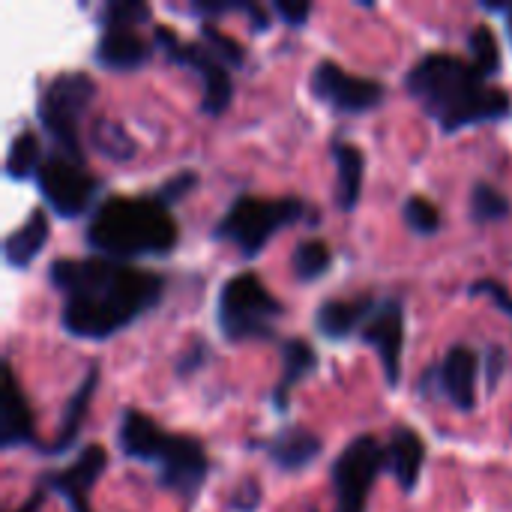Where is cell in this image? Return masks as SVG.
Instances as JSON below:
<instances>
[{
	"instance_id": "obj_1",
	"label": "cell",
	"mask_w": 512,
	"mask_h": 512,
	"mask_svg": "<svg viewBox=\"0 0 512 512\" xmlns=\"http://www.w3.org/2000/svg\"><path fill=\"white\" fill-rule=\"evenodd\" d=\"M48 282L63 297L60 327L87 342L117 336L165 297V276L99 255L57 258L48 267Z\"/></svg>"
},
{
	"instance_id": "obj_2",
	"label": "cell",
	"mask_w": 512,
	"mask_h": 512,
	"mask_svg": "<svg viewBox=\"0 0 512 512\" xmlns=\"http://www.w3.org/2000/svg\"><path fill=\"white\" fill-rule=\"evenodd\" d=\"M405 90L441 126L444 135H456L480 123H498L512 114V96L507 90L492 87L474 63L447 51L420 57L405 75Z\"/></svg>"
},
{
	"instance_id": "obj_3",
	"label": "cell",
	"mask_w": 512,
	"mask_h": 512,
	"mask_svg": "<svg viewBox=\"0 0 512 512\" xmlns=\"http://www.w3.org/2000/svg\"><path fill=\"white\" fill-rule=\"evenodd\" d=\"M84 240L99 258L129 264L138 258L171 255L177 249L180 228L171 210L153 195H111L90 213Z\"/></svg>"
},
{
	"instance_id": "obj_4",
	"label": "cell",
	"mask_w": 512,
	"mask_h": 512,
	"mask_svg": "<svg viewBox=\"0 0 512 512\" xmlns=\"http://www.w3.org/2000/svg\"><path fill=\"white\" fill-rule=\"evenodd\" d=\"M117 447L129 462L156 468V486L195 504L207 477L210 459L198 438L162 432L153 417L138 408H126L117 423Z\"/></svg>"
},
{
	"instance_id": "obj_5",
	"label": "cell",
	"mask_w": 512,
	"mask_h": 512,
	"mask_svg": "<svg viewBox=\"0 0 512 512\" xmlns=\"http://www.w3.org/2000/svg\"><path fill=\"white\" fill-rule=\"evenodd\" d=\"M309 204L303 198H255V195H237L219 225L213 228V240L231 243L246 261H255L270 240L309 219Z\"/></svg>"
},
{
	"instance_id": "obj_6",
	"label": "cell",
	"mask_w": 512,
	"mask_h": 512,
	"mask_svg": "<svg viewBox=\"0 0 512 512\" xmlns=\"http://www.w3.org/2000/svg\"><path fill=\"white\" fill-rule=\"evenodd\" d=\"M282 312V303L267 291V285L252 270H240L231 279H225L216 297V327L222 339L231 345L273 339Z\"/></svg>"
},
{
	"instance_id": "obj_7",
	"label": "cell",
	"mask_w": 512,
	"mask_h": 512,
	"mask_svg": "<svg viewBox=\"0 0 512 512\" xmlns=\"http://www.w3.org/2000/svg\"><path fill=\"white\" fill-rule=\"evenodd\" d=\"M96 99V81L87 72H60L54 75L39 102H36V120L48 132V138L60 147V153L84 162L81 147V120L90 111Z\"/></svg>"
},
{
	"instance_id": "obj_8",
	"label": "cell",
	"mask_w": 512,
	"mask_h": 512,
	"mask_svg": "<svg viewBox=\"0 0 512 512\" xmlns=\"http://www.w3.org/2000/svg\"><path fill=\"white\" fill-rule=\"evenodd\" d=\"M36 189L48 210L60 219H81L93 213L99 204V180L84 168V162L66 156V153H48L42 168L36 171Z\"/></svg>"
},
{
	"instance_id": "obj_9",
	"label": "cell",
	"mask_w": 512,
	"mask_h": 512,
	"mask_svg": "<svg viewBox=\"0 0 512 512\" xmlns=\"http://www.w3.org/2000/svg\"><path fill=\"white\" fill-rule=\"evenodd\" d=\"M153 45L177 66L192 69L201 78V111L207 117H222L234 102V81L228 75V66L198 42L180 39L171 27H153Z\"/></svg>"
},
{
	"instance_id": "obj_10",
	"label": "cell",
	"mask_w": 512,
	"mask_h": 512,
	"mask_svg": "<svg viewBox=\"0 0 512 512\" xmlns=\"http://www.w3.org/2000/svg\"><path fill=\"white\" fill-rule=\"evenodd\" d=\"M381 471H384V447L375 435H360L348 441L330 468L336 512L369 510V495Z\"/></svg>"
},
{
	"instance_id": "obj_11",
	"label": "cell",
	"mask_w": 512,
	"mask_h": 512,
	"mask_svg": "<svg viewBox=\"0 0 512 512\" xmlns=\"http://www.w3.org/2000/svg\"><path fill=\"white\" fill-rule=\"evenodd\" d=\"M315 99L330 105L336 114H369L384 105V84L375 78L351 75L336 60H321L309 81Z\"/></svg>"
},
{
	"instance_id": "obj_12",
	"label": "cell",
	"mask_w": 512,
	"mask_h": 512,
	"mask_svg": "<svg viewBox=\"0 0 512 512\" xmlns=\"http://www.w3.org/2000/svg\"><path fill=\"white\" fill-rule=\"evenodd\" d=\"M480 354L471 345H453L444 360L423 372L420 393L438 396L450 408L468 414L477 405V375H480Z\"/></svg>"
},
{
	"instance_id": "obj_13",
	"label": "cell",
	"mask_w": 512,
	"mask_h": 512,
	"mask_svg": "<svg viewBox=\"0 0 512 512\" xmlns=\"http://www.w3.org/2000/svg\"><path fill=\"white\" fill-rule=\"evenodd\" d=\"M360 339L378 354L387 387L402 381V351H405V303L402 297H384L375 303L369 321L360 327Z\"/></svg>"
},
{
	"instance_id": "obj_14",
	"label": "cell",
	"mask_w": 512,
	"mask_h": 512,
	"mask_svg": "<svg viewBox=\"0 0 512 512\" xmlns=\"http://www.w3.org/2000/svg\"><path fill=\"white\" fill-rule=\"evenodd\" d=\"M108 468V453L102 444H87L78 450L75 462L60 468V471H51L45 474V489H51L54 495H60L69 510L72 512H90L87 510V501H90V492L93 486L99 483V477L105 474Z\"/></svg>"
},
{
	"instance_id": "obj_15",
	"label": "cell",
	"mask_w": 512,
	"mask_h": 512,
	"mask_svg": "<svg viewBox=\"0 0 512 512\" xmlns=\"http://www.w3.org/2000/svg\"><path fill=\"white\" fill-rule=\"evenodd\" d=\"M3 378V393H0V447L15 450V447H33L36 444V423L33 411L18 387V378L9 363L0 366Z\"/></svg>"
},
{
	"instance_id": "obj_16",
	"label": "cell",
	"mask_w": 512,
	"mask_h": 512,
	"mask_svg": "<svg viewBox=\"0 0 512 512\" xmlns=\"http://www.w3.org/2000/svg\"><path fill=\"white\" fill-rule=\"evenodd\" d=\"M252 447L264 450V456H267L279 471H285V474H300V471H306V468L321 456L324 441H321L315 432L303 429V426H291V429H282V432H276L273 438L258 441V444H252Z\"/></svg>"
},
{
	"instance_id": "obj_17",
	"label": "cell",
	"mask_w": 512,
	"mask_h": 512,
	"mask_svg": "<svg viewBox=\"0 0 512 512\" xmlns=\"http://www.w3.org/2000/svg\"><path fill=\"white\" fill-rule=\"evenodd\" d=\"M153 48L156 45H150L138 30H102L93 57L108 72H135L153 57Z\"/></svg>"
},
{
	"instance_id": "obj_18",
	"label": "cell",
	"mask_w": 512,
	"mask_h": 512,
	"mask_svg": "<svg viewBox=\"0 0 512 512\" xmlns=\"http://www.w3.org/2000/svg\"><path fill=\"white\" fill-rule=\"evenodd\" d=\"M426 465V444L414 429L399 426L390 441L384 444V471H390L396 477V483L402 486V492H414L420 483Z\"/></svg>"
},
{
	"instance_id": "obj_19",
	"label": "cell",
	"mask_w": 512,
	"mask_h": 512,
	"mask_svg": "<svg viewBox=\"0 0 512 512\" xmlns=\"http://www.w3.org/2000/svg\"><path fill=\"white\" fill-rule=\"evenodd\" d=\"M375 303L378 300L372 294H360L351 300H324L315 312V330L330 342H342L369 321Z\"/></svg>"
},
{
	"instance_id": "obj_20",
	"label": "cell",
	"mask_w": 512,
	"mask_h": 512,
	"mask_svg": "<svg viewBox=\"0 0 512 512\" xmlns=\"http://www.w3.org/2000/svg\"><path fill=\"white\" fill-rule=\"evenodd\" d=\"M96 384H99V366L93 363V366L87 369V375L81 378V384L75 387V393L69 396L54 441H48V444L42 447L45 456H63V453H69V450L75 447V441H78V435H81V426H84V420H87V414H90V399H93V393H96Z\"/></svg>"
},
{
	"instance_id": "obj_21",
	"label": "cell",
	"mask_w": 512,
	"mask_h": 512,
	"mask_svg": "<svg viewBox=\"0 0 512 512\" xmlns=\"http://www.w3.org/2000/svg\"><path fill=\"white\" fill-rule=\"evenodd\" d=\"M315 369H318V354H315V348L306 339H285L282 342V375H279V381H276V387L270 393V402H273L276 414L288 411L291 393Z\"/></svg>"
},
{
	"instance_id": "obj_22",
	"label": "cell",
	"mask_w": 512,
	"mask_h": 512,
	"mask_svg": "<svg viewBox=\"0 0 512 512\" xmlns=\"http://www.w3.org/2000/svg\"><path fill=\"white\" fill-rule=\"evenodd\" d=\"M51 237V225H48V213L42 207L30 210V216L24 219V225H18L6 240H3V261L12 270H24L30 267L39 252L45 249Z\"/></svg>"
},
{
	"instance_id": "obj_23",
	"label": "cell",
	"mask_w": 512,
	"mask_h": 512,
	"mask_svg": "<svg viewBox=\"0 0 512 512\" xmlns=\"http://www.w3.org/2000/svg\"><path fill=\"white\" fill-rule=\"evenodd\" d=\"M333 162H336V192H333L336 207L342 213H351L363 195L366 153L348 141H333Z\"/></svg>"
},
{
	"instance_id": "obj_24",
	"label": "cell",
	"mask_w": 512,
	"mask_h": 512,
	"mask_svg": "<svg viewBox=\"0 0 512 512\" xmlns=\"http://www.w3.org/2000/svg\"><path fill=\"white\" fill-rule=\"evenodd\" d=\"M90 144L108 162H129L135 156V150H138L135 138L120 123H114L108 117L93 120V126H90Z\"/></svg>"
},
{
	"instance_id": "obj_25",
	"label": "cell",
	"mask_w": 512,
	"mask_h": 512,
	"mask_svg": "<svg viewBox=\"0 0 512 512\" xmlns=\"http://www.w3.org/2000/svg\"><path fill=\"white\" fill-rule=\"evenodd\" d=\"M333 267V252L324 240H300L291 252V270L297 276V282L309 285V282H318L321 276H327Z\"/></svg>"
},
{
	"instance_id": "obj_26",
	"label": "cell",
	"mask_w": 512,
	"mask_h": 512,
	"mask_svg": "<svg viewBox=\"0 0 512 512\" xmlns=\"http://www.w3.org/2000/svg\"><path fill=\"white\" fill-rule=\"evenodd\" d=\"M42 141L36 132L24 129L12 138L9 153H6V177L9 180H27L36 177V171L42 168Z\"/></svg>"
},
{
	"instance_id": "obj_27",
	"label": "cell",
	"mask_w": 512,
	"mask_h": 512,
	"mask_svg": "<svg viewBox=\"0 0 512 512\" xmlns=\"http://www.w3.org/2000/svg\"><path fill=\"white\" fill-rule=\"evenodd\" d=\"M512 213L510 198L495 189L492 183H477L474 192H471V219L480 222V225H489V222H504Z\"/></svg>"
},
{
	"instance_id": "obj_28",
	"label": "cell",
	"mask_w": 512,
	"mask_h": 512,
	"mask_svg": "<svg viewBox=\"0 0 512 512\" xmlns=\"http://www.w3.org/2000/svg\"><path fill=\"white\" fill-rule=\"evenodd\" d=\"M144 21H150V6L141 0H108L99 9L102 30H135Z\"/></svg>"
},
{
	"instance_id": "obj_29",
	"label": "cell",
	"mask_w": 512,
	"mask_h": 512,
	"mask_svg": "<svg viewBox=\"0 0 512 512\" xmlns=\"http://www.w3.org/2000/svg\"><path fill=\"white\" fill-rule=\"evenodd\" d=\"M468 48L474 57V66L483 78H492L501 72V48L489 24H477L468 36Z\"/></svg>"
},
{
	"instance_id": "obj_30",
	"label": "cell",
	"mask_w": 512,
	"mask_h": 512,
	"mask_svg": "<svg viewBox=\"0 0 512 512\" xmlns=\"http://www.w3.org/2000/svg\"><path fill=\"white\" fill-rule=\"evenodd\" d=\"M402 216H405V225L417 237H432V234L441 231V210L429 198H423V195H411L402 204Z\"/></svg>"
},
{
	"instance_id": "obj_31",
	"label": "cell",
	"mask_w": 512,
	"mask_h": 512,
	"mask_svg": "<svg viewBox=\"0 0 512 512\" xmlns=\"http://www.w3.org/2000/svg\"><path fill=\"white\" fill-rule=\"evenodd\" d=\"M201 36L207 42V48L225 63V66H243L246 63V51L237 39L225 36L213 21H201Z\"/></svg>"
},
{
	"instance_id": "obj_32",
	"label": "cell",
	"mask_w": 512,
	"mask_h": 512,
	"mask_svg": "<svg viewBox=\"0 0 512 512\" xmlns=\"http://www.w3.org/2000/svg\"><path fill=\"white\" fill-rule=\"evenodd\" d=\"M198 183H201V177H198L195 171H177L171 180H165V183L153 192V198L171 210V207H174L177 201H183L192 189H198Z\"/></svg>"
},
{
	"instance_id": "obj_33",
	"label": "cell",
	"mask_w": 512,
	"mask_h": 512,
	"mask_svg": "<svg viewBox=\"0 0 512 512\" xmlns=\"http://www.w3.org/2000/svg\"><path fill=\"white\" fill-rule=\"evenodd\" d=\"M207 363H210V345L204 339H192V345L180 354V360L174 366V375L177 378H189V375L201 372Z\"/></svg>"
},
{
	"instance_id": "obj_34",
	"label": "cell",
	"mask_w": 512,
	"mask_h": 512,
	"mask_svg": "<svg viewBox=\"0 0 512 512\" xmlns=\"http://www.w3.org/2000/svg\"><path fill=\"white\" fill-rule=\"evenodd\" d=\"M261 501H264V492H261V483L258 480H243L234 492H231V501H228V507L234 512H255L261 507Z\"/></svg>"
},
{
	"instance_id": "obj_35",
	"label": "cell",
	"mask_w": 512,
	"mask_h": 512,
	"mask_svg": "<svg viewBox=\"0 0 512 512\" xmlns=\"http://www.w3.org/2000/svg\"><path fill=\"white\" fill-rule=\"evenodd\" d=\"M189 9L201 18V21H213L231 12H246V0H192Z\"/></svg>"
},
{
	"instance_id": "obj_36",
	"label": "cell",
	"mask_w": 512,
	"mask_h": 512,
	"mask_svg": "<svg viewBox=\"0 0 512 512\" xmlns=\"http://www.w3.org/2000/svg\"><path fill=\"white\" fill-rule=\"evenodd\" d=\"M471 294H486V297H492V303L512 318V297L501 282H495V279H480V282L471 285Z\"/></svg>"
},
{
	"instance_id": "obj_37",
	"label": "cell",
	"mask_w": 512,
	"mask_h": 512,
	"mask_svg": "<svg viewBox=\"0 0 512 512\" xmlns=\"http://www.w3.org/2000/svg\"><path fill=\"white\" fill-rule=\"evenodd\" d=\"M273 12L282 18V24L288 27H303L312 15V3H273Z\"/></svg>"
},
{
	"instance_id": "obj_38",
	"label": "cell",
	"mask_w": 512,
	"mask_h": 512,
	"mask_svg": "<svg viewBox=\"0 0 512 512\" xmlns=\"http://www.w3.org/2000/svg\"><path fill=\"white\" fill-rule=\"evenodd\" d=\"M486 369H489V390H495L498 378H501V369H504V351L501 348H489L486 354Z\"/></svg>"
},
{
	"instance_id": "obj_39",
	"label": "cell",
	"mask_w": 512,
	"mask_h": 512,
	"mask_svg": "<svg viewBox=\"0 0 512 512\" xmlns=\"http://www.w3.org/2000/svg\"><path fill=\"white\" fill-rule=\"evenodd\" d=\"M42 510V492H33L15 512H39Z\"/></svg>"
},
{
	"instance_id": "obj_40",
	"label": "cell",
	"mask_w": 512,
	"mask_h": 512,
	"mask_svg": "<svg viewBox=\"0 0 512 512\" xmlns=\"http://www.w3.org/2000/svg\"><path fill=\"white\" fill-rule=\"evenodd\" d=\"M507 33H510V42H512V3H510V9H507Z\"/></svg>"
},
{
	"instance_id": "obj_41",
	"label": "cell",
	"mask_w": 512,
	"mask_h": 512,
	"mask_svg": "<svg viewBox=\"0 0 512 512\" xmlns=\"http://www.w3.org/2000/svg\"><path fill=\"white\" fill-rule=\"evenodd\" d=\"M312 512H321V510H312Z\"/></svg>"
}]
</instances>
